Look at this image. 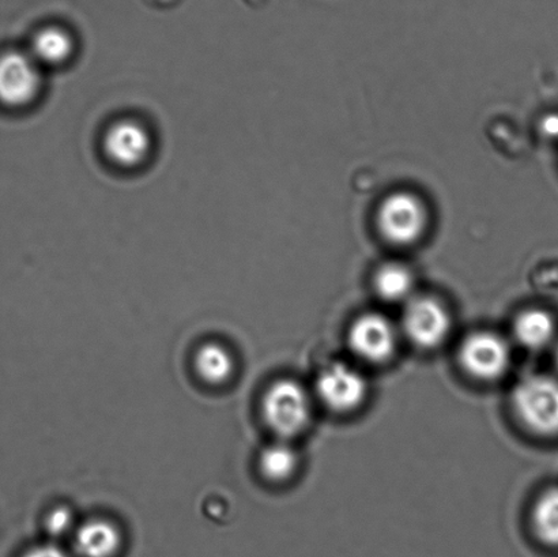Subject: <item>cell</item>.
Returning <instances> with one entry per match:
<instances>
[{"instance_id":"obj_1","label":"cell","mask_w":558,"mask_h":557,"mask_svg":"<svg viewBox=\"0 0 558 557\" xmlns=\"http://www.w3.org/2000/svg\"><path fill=\"white\" fill-rule=\"evenodd\" d=\"M512 409L523 427L539 438H558V379L534 374L512 391Z\"/></svg>"},{"instance_id":"obj_2","label":"cell","mask_w":558,"mask_h":557,"mask_svg":"<svg viewBox=\"0 0 558 557\" xmlns=\"http://www.w3.org/2000/svg\"><path fill=\"white\" fill-rule=\"evenodd\" d=\"M262 416L278 439L289 440L304 433L312 419V398L300 382L278 379L262 398Z\"/></svg>"},{"instance_id":"obj_3","label":"cell","mask_w":558,"mask_h":557,"mask_svg":"<svg viewBox=\"0 0 558 557\" xmlns=\"http://www.w3.org/2000/svg\"><path fill=\"white\" fill-rule=\"evenodd\" d=\"M428 209L417 195L393 193L377 209L376 223L381 238L398 247L417 243L428 228Z\"/></svg>"},{"instance_id":"obj_4","label":"cell","mask_w":558,"mask_h":557,"mask_svg":"<svg viewBox=\"0 0 558 557\" xmlns=\"http://www.w3.org/2000/svg\"><path fill=\"white\" fill-rule=\"evenodd\" d=\"M512 351L510 343L497 332L474 331L464 338L459 349L462 368L480 382H496L510 370Z\"/></svg>"},{"instance_id":"obj_5","label":"cell","mask_w":558,"mask_h":557,"mask_svg":"<svg viewBox=\"0 0 558 557\" xmlns=\"http://www.w3.org/2000/svg\"><path fill=\"white\" fill-rule=\"evenodd\" d=\"M402 330L414 347L432 351L441 347L451 335L450 311L435 298H413L404 308Z\"/></svg>"},{"instance_id":"obj_6","label":"cell","mask_w":558,"mask_h":557,"mask_svg":"<svg viewBox=\"0 0 558 557\" xmlns=\"http://www.w3.org/2000/svg\"><path fill=\"white\" fill-rule=\"evenodd\" d=\"M368 391V382L363 373L347 363L328 364L317 375L316 397L331 412L347 414L357 411Z\"/></svg>"},{"instance_id":"obj_7","label":"cell","mask_w":558,"mask_h":557,"mask_svg":"<svg viewBox=\"0 0 558 557\" xmlns=\"http://www.w3.org/2000/svg\"><path fill=\"white\" fill-rule=\"evenodd\" d=\"M399 335L386 315L366 313L350 326L348 342L354 356L369 364H383L397 352Z\"/></svg>"},{"instance_id":"obj_8","label":"cell","mask_w":558,"mask_h":557,"mask_svg":"<svg viewBox=\"0 0 558 557\" xmlns=\"http://www.w3.org/2000/svg\"><path fill=\"white\" fill-rule=\"evenodd\" d=\"M40 68L31 53H3L0 57V101L15 108L29 106L41 89Z\"/></svg>"},{"instance_id":"obj_9","label":"cell","mask_w":558,"mask_h":557,"mask_svg":"<svg viewBox=\"0 0 558 557\" xmlns=\"http://www.w3.org/2000/svg\"><path fill=\"white\" fill-rule=\"evenodd\" d=\"M149 130L138 120H119L104 135L102 147L114 166L122 168L140 167L151 153Z\"/></svg>"},{"instance_id":"obj_10","label":"cell","mask_w":558,"mask_h":557,"mask_svg":"<svg viewBox=\"0 0 558 557\" xmlns=\"http://www.w3.org/2000/svg\"><path fill=\"white\" fill-rule=\"evenodd\" d=\"M122 545L117 525L106 520H92L75 529L74 548L80 557H113Z\"/></svg>"},{"instance_id":"obj_11","label":"cell","mask_w":558,"mask_h":557,"mask_svg":"<svg viewBox=\"0 0 558 557\" xmlns=\"http://www.w3.org/2000/svg\"><path fill=\"white\" fill-rule=\"evenodd\" d=\"M557 322L549 311L529 308L519 314L513 335L517 341L529 351H543L557 342Z\"/></svg>"},{"instance_id":"obj_12","label":"cell","mask_w":558,"mask_h":557,"mask_svg":"<svg viewBox=\"0 0 558 557\" xmlns=\"http://www.w3.org/2000/svg\"><path fill=\"white\" fill-rule=\"evenodd\" d=\"M73 53V37L59 27H47L33 38L31 55L40 65H62L69 62Z\"/></svg>"},{"instance_id":"obj_13","label":"cell","mask_w":558,"mask_h":557,"mask_svg":"<svg viewBox=\"0 0 558 557\" xmlns=\"http://www.w3.org/2000/svg\"><path fill=\"white\" fill-rule=\"evenodd\" d=\"M374 287L377 296L388 303L412 300L415 287L413 271L402 264H387L376 271Z\"/></svg>"},{"instance_id":"obj_14","label":"cell","mask_w":558,"mask_h":557,"mask_svg":"<svg viewBox=\"0 0 558 557\" xmlns=\"http://www.w3.org/2000/svg\"><path fill=\"white\" fill-rule=\"evenodd\" d=\"M195 370L206 384L222 385L233 375L234 360L226 347L210 342L196 352Z\"/></svg>"},{"instance_id":"obj_15","label":"cell","mask_w":558,"mask_h":557,"mask_svg":"<svg viewBox=\"0 0 558 557\" xmlns=\"http://www.w3.org/2000/svg\"><path fill=\"white\" fill-rule=\"evenodd\" d=\"M298 451L289 440L278 439L262 451L259 469L264 477L272 483L287 482L299 468Z\"/></svg>"},{"instance_id":"obj_16","label":"cell","mask_w":558,"mask_h":557,"mask_svg":"<svg viewBox=\"0 0 558 557\" xmlns=\"http://www.w3.org/2000/svg\"><path fill=\"white\" fill-rule=\"evenodd\" d=\"M532 525L541 543L558 548V487L545 489L535 500Z\"/></svg>"},{"instance_id":"obj_17","label":"cell","mask_w":558,"mask_h":557,"mask_svg":"<svg viewBox=\"0 0 558 557\" xmlns=\"http://www.w3.org/2000/svg\"><path fill=\"white\" fill-rule=\"evenodd\" d=\"M74 517L65 507H58L47 517L46 529L53 537H62L73 531Z\"/></svg>"},{"instance_id":"obj_18","label":"cell","mask_w":558,"mask_h":557,"mask_svg":"<svg viewBox=\"0 0 558 557\" xmlns=\"http://www.w3.org/2000/svg\"><path fill=\"white\" fill-rule=\"evenodd\" d=\"M22 557H71L63 548L54 544H43L27 550Z\"/></svg>"},{"instance_id":"obj_19","label":"cell","mask_w":558,"mask_h":557,"mask_svg":"<svg viewBox=\"0 0 558 557\" xmlns=\"http://www.w3.org/2000/svg\"><path fill=\"white\" fill-rule=\"evenodd\" d=\"M541 131H543V134L548 136V138H558V114L551 113L545 117L543 122H541Z\"/></svg>"},{"instance_id":"obj_20","label":"cell","mask_w":558,"mask_h":557,"mask_svg":"<svg viewBox=\"0 0 558 557\" xmlns=\"http://www.w3.org/2000/svg\"><path fill=\"white\" fill-rule=\"evenodd\" d=\"M555 363L558 368V341L556 342V348H555Z\"/></svg>"}]
</instances>
